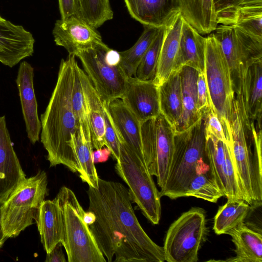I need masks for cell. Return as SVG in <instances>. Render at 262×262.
<instances>
[{
  "mask_svg": "<svg viewBox=\"0 0 262 262\" xmlns=\"http://www.w3.org/2000/svg\"><path fill=\"white\" fill-rule=\"evenodd\" d=\"M87 193L88 210L95 215L89 226L106 261H165L163 248L142 227L122 184L99 178L98 187L89 186Z\"/></svg>",
  "mask_w": 262,
  "mask_h": 262,
  "instance_id": "6da1fadb",
  "label": "cell"
},
{
  "mask_svg": "<svg viewBox=\"0 0 262 262\" xmlns=\"http://www.w3.org/2000/svg\"><path fill=\"white\" fill-rule=\"evenodd\" d=\"M75 60V55L69 54L60 61L56 85L40 116V141L47 152L50 167L63 165L78 173L76 136L80 126L71 102Z\"/></svg>",
  "mask_w": 262,
  "mask_h": 262,
  "instance_id": "7a4b0ae2",
  "label": "cell"
},
{
  "mask_svg": "<svg viewBox=\"0 0 262 262\" xmlns=\"http://www.w3.org/2000/svg\"><path fill=\"white\" fill-rule=\"evenodd\" d=\"M228 137L244 201L262 202L261 129L249 118L242 93L234 94Z\"/></svg>",
  "mask_w": 262,
  "mask_h": 262,
  "instance_id": "3957f363",
  "label": "cell"
},
{
  "mask_svg": "<svg viewBox=\"0 0 262 262\" xmlns=\"http://www.w3.org/2000/svg\"><path fill=\"white\" fill-rule=\"evenodd\" d=\"M205 113L193 125L174 132L173 149L167 178L160 196L174 200L186 197L200 161L206 159Z\"/></svg>",
  "mask_w": 262,
  "mask_h": 262,
  "instance_id": "277c9868",
  "label": "cell"
},
{
  "mask_svg": "<svg viewBox=\"0 0 262 262\" xmlns=\"http://www.w3.org/2000/svg\"><path fill=\"white\" fill-rule=\"evenodd\" d=\"M60 207L62 240L69 262H105L90 229L83 220L84 210L74 192L62 186L55 198Z\"/></svg>",
  "mask_w": 262,
  "mask_h": 262,
  "instance_id": "5b68a950",
  "label": "cell"
},
{
  "mask_svg": "<svg viewBox=\"0 0 262 262\" xmlns=\"http://www.w3.org/2000/svg\"><path fill=\"white\" fill-rule=\"evenodd\" d=\"M48 195L45 171L26 178L1 205L3 231L8 238L17 236L36 221L41 203Z\"/></svg>",
  "mask_w": 262,
  "mask_h": 262,
  "instance_id": "8992f818",
  "label": "cell"
},
{
  "mask_svg": "<svg viewBox=\"0 0 262 262\" xmlns=\"http://www.w3.org/2000/svg\"><path fill=\"white\" fill-rule=\"evenodd\" d=\"M120 156L115 168L126 184L131 201L152 224H159L161 196L146 164L128 146L119 141Z\"/></svg>",
  "mask_w": 262,
  "mask_h": 262,
  "instance_id": "52a82bcc",
  "label": "cell"
},
{
  "mask_svg": "<svg viewBox=\"0 0 262 262\" xmlns=\"http://www.w3.org/2000/svg\"><path fill=\"white\" fill-rule=\"evenodd\" d=\"M204 73L211 109L217 114L226 134L230 130L235 93L229 66L213 33L206 37Z\"/></svg>",
  "mask_w": 262,
  "mask_h": 262,
  "instance_id": "ba28073f",
  "label": "cell"
},
{
  "mask_svg": "<svg viewBox=\"0 0 262 262\" xmlns=\"http://www.w3.org/2000/svg\"><path fill=\"white\" fill-rule=\"evenodd\" d=\"M207 233L204 209L192 207L183 213L169 226L163 248L165 261L196 262Z\"/></svg>",
  "mask_w": 262,
  "mask_h": 262,
  "instance_id": "9c48e42d",
  "label": "cell"
},
{
  "mask_svg": "<svg viewBox=\"0 0 262 262\" xmlns=\"http://www.w3.org/2000/svg\"><path fill=\"white\" fill-rule=\"evenodd\" d=\"M144 158L149 173L156 176L162 189L166 183L173 149L174 130L161 113L141 123Z\"/></svg>",
  "mask_w": 262,
  "mask_h": 262,
  "instance_id": "30bf717a",
  "label": "cell"
},
{
  "mask_svg": "<svg viewBox=\"0 0 262 262\" xmlns=\"http://www.w3.org/2000/svg\"><path fill=\"white\" fill-rule=\"evenodd\" d=\"M214 31L229 67L234 93L241 94L245 71L262 59V40L234 25H219Z\"/></svg>",
  "mask_w": 262,
  "mask_h": 262,
  "instance_id": "8fae6325",
  "label": "cell"
},
{
  "mask_svg": "<svg viewBox=\"0 0 262 262\" xmlns=\"http://www.w3.org/2000/svg\"><path fill=\"white\" fill-rule=\"evenodd\" d=\"M108 48L102 42L76 55L101 101L106 104L114 99L121 98L128 78L121 64L114 65L107 60L106 53Z\"/></svg>",
  "mask_w": 262,
  "mask_h": 262,
  "instance_id": "7c38bea8",
  "label": "cell"
},
{
  "mask_svg": "<svg viewBox=\"0 0 262 262\" xmlns=\"http://www.w3.org/2000/svg\"><path fill=\"white\" fill-rule=\"evenodd\" d=\"M206 155L212 177L227 200H243L229 140L206 135Z\"/></svg>",
  "mask_w": 262,
  "mask_h": 262,
  "instance_id": "4fadbf2b",
  "label": "cell"
},
{
  "mask_svg": "<svg viewBox=\"0 0 262 262\" xmlns=\"http://www.w3.org/2000/svg\"><path fill=\"white\" fill-rule=\"evenodd\" d=\"M52 34L57 46L63 47L69 55L75 56L103 42L96 28L75 15L56 20Z\"/></svg>",
  "mask_w": 262,
  "mask_h": 262,
  "instance_id": "5bb4252c",
  "label": "cell"
},
{
  "mask_svg": "<svg viewBox=\"0 0 262 262\" xmlns=\"http://www.w3.org/2000/svg\"><path fill=\"white\" fill-rule=\"evenodd\" d=\"M158 87L153 81L128 78L121 99L141 123L161 113Z\"/></svg>",
  "mask_w": 262,
  "mask_h": 262,
  "instance_id": "9a60e30c",
  "label": "cell"
},
{
  "mask_svg": "<svg viewBox=\"0 0 262 262\" xmlns=\"http://www.w3.org/2000/svg\"><path fill=\"white\" fill-rule=\"evenodd\" d=\"M19 159L14 149L5 116L0 117V203L26 180Z\"/></svg>",
  "mask_w": 262,
  "mask_h": 262,
  "instance_id": "2e32d148",
  "label": "cell"
},
{
  "mask_svg": "<svg viewBox=\"0 0 262 262\" xmlns=\"http://www.w3.org/2000/svg\"><path fill=\"white\" fill-rule=\"evenodd\" d=\"M35 39L22 26L0 20V62L12 68L34 53Z\"/></svg>",
  "mask_w": 262,
  "mask_h": 262,
  "instance_id": "e0dca14e",
  "label": "cell"
},
{
  "mask_svg": "<svg viewBox=\"0 0 262 262\" xmlns=\"http://www.w3.org/2000/svg\"><path fill=\"white\" fill-rule=\"evenodd\" d=\"M33 77L34 68L27 61H22L18 70L16 83L19 92L27 137L32 144L39 141L41 129V122L38 115Z\"/></svg>",
  "mask_w": 262,
  "mask_h": 262,
  "instance_id": "ac0fdd59",
  "label": "cell"
},
{
  "mask_svg": "<svg viewBox=\"0 0 262 262\" xmlns=\"http://www.w3.org/2000/svg\"><path fill=\"white\" fill-rule=\"evenodd\" d=\"M104 104L106 106L119 141L128 146L146 164L142 147L141 123L121 99H115Z\"/></svg>",
  "mask_w": 262,
  "mask_h": 262,
  "instance_id": "d6986e66",
  "label": "cell"
},
{
  "mask_svg": "<svg viewBox=\"0 0 262 262\" xmlns=\"http://www.w3.org/2000/svg\"><path fill=\"white\" fill-rule=\"evenodd\" d=\"M124 1L130 16L144 27H165L180 12L177 0Z\"/></svg>",
  "mask_w": 262,
  "mask_h": 262,
  "instance_id": "ffe728a7",
  "label": "cell"
},
{
  "mask_svg": "<svg viewBox=\"0 0 262 262\" xmlns=\"http://www.w3.org/2000/svg\"><path fill=\"white\" fill-rule=\"evenodd\" d=\"M206 37H204L184 19L179 47L173 71L184 66L204 72Z\"/></svg>",
  "mask_w": 262,
  "mask_h": 262,
  "instance_id": "44dd1931",
  "label": "cell"
},
{
  "mask_svg": "<svg viewBox=\"0 0 262 262\" xmlns=\"http://www.w3.org/2000/svg\"><path fill=\"white\" fill-rule=\"evenodd\" d=\"M183 21L184 18L179 12L165 27L156 77L153 81L158 86L166 80L173 70Z\"/></svg>",
  "mask_w": 262,
  "mask_h": 262,
  "instance_id": "7402d4cb",
  "label": "cell"
},
{
  "mask_svg": "<svg viewBox=\"0 0 262 262\" xmlns=\"http://www.w3.org/2000/svg\"><path fill=\"white\" fill-rule=\"evenodd\" d=\"M181 82L182 113L173 127L174 132H183L196 122L203 114L197 107V80L199 72L184 66L179 70Z\"/></svg>",
  "mask_w": 262,
  "mask_h": 262,
  "instance_id": "603a6c76",
  "label": "cell"
},
{
  "mask_svg": "<svg viewBox=\"0 0 262 262\" xmlns=\"http://www.w3.org/2000/svg\"><path fill=\"white\" fill-rule=\"evenodd\" d=\"M36 223L41 243L46 253H48L62 240L61 210L55 198L43 201Z\"/></svg>",
  "mask_w": 262,
  "mask_h": 262,
  "instance_id": "cb8c5ba5",
  "label": "cell"
},
{
  "mask_svg": "<svg viewBox=\"0 0 262 262\" xmlns=\"http://www.w3.org/2000/svg\"><path fill=\"white\" fill-rule=\"evenodd\" d=\"M241 93L249 118L256 121V130L261 129L262 59L252 63L245 71Z\"/></svg>",
  "mask_w": 262,
  "mask_h": 262,
  "instance_id": "d4e9b609",
  "label": "cell"
},
{
  "mask_svg": "<svg viewBox=\"0 0 262 262\" xmlns=\"http://www.w3.org/2000/svg\"><path fill=\"white\" fill-rule=\"evenodd\" d=\"M79 72L86 102L92 146L97 149L105 146L104 104L90 79L80 68Z\"/></svg>",
  "mask_w": 262,
  "mask_h": 262,
  "instance_id": "484cf974",
  "label": "cell"
},
{
  "mask_svg": "<svg viewBox=\"0 0 262 262\" xmlns=\"http://www.w3.org/2000/svg\"><path fill=\"white\" fill-rule=\"evenodd\" d=\"M226 234L234 244L235 256L225 260L233 262H262L261 233L253 230L244 223Z\"/></svg>",
  "mask_w": 262,
  "mask_h": 262,
  "instance_id": "4316f807",
  "label": "cell"
},
{
  "mask_svg": "<svg viewBox=\"0 0 262 262\" xmlns=\"http://www.w3.org/2000/svg\"><path fill=\"white\" fill-rule=\"evenodd\" d=\"M180 12L201 34L214 31L218 26L213 0H177Z\"/></svg>",
  "mask_w": 262,
  "mask_h": 262,
  "instance_id": "83f0119b",
  "label": "cell"
},
{
  "mask_svg": "<svg viewBox=\"0 0 262 262\" xmlns=\"http://www.w3.org/2000/svg\"><path fill=\"white\" fill-rule=\"evenodd\" d=\"M161 113L174 127L182 113L181 82L179 70L173 71L169 77L159 85Z\"/></svg>",
  "mask_w": 262,
  "mask_h": 262,
  "instance_id": "f1b7e54d",
  "label": "cell"
},
{
  "mask_svg": "<svg viewBox=\"0 0 262 262\" xmlns=\"http://www.w3.org/2000/svg\"><path fill=\"white\" fill-rule=\"evenodd\" d=\"M202 159L199 162L196 172L188 186L186 196L216 203L224 195L212 176L208 161Z\"/></svg>",
  "mask_w": 262,
  "mask_h": 262,
  "instance_id": "f546056e",
  "label": "cell"
},
{
  "mask_svg": "<svg viewBox=\"0 0 262 262\" xmlns=\"http://www.w3.org/2000/svg\"><path fill=\"white\" fill-rule=\"evenodd\" d=\"M250 205L243 200H227L219 207L214 218L213 229L217 235L226 234L244 221Z\"/></svg>",
  "mask_w": 262,
  "mask_h": 262,
  "instance_id": "4dcf8cb0",
  "label": "cell"
},
{
  "mask_svg": "<svg viewBox=\"0 0 262 262\" xmlns=\"http://www.w3.org/2000/svg\"><path fill=\"white\" fill-rule=\"evenodd\" d=\"M160 28L145 26L143 33L134 45L127 50L120 52L121 65L128 77H135L136 70L141 60Z\"/></svg>",
  "mask_w": 262,
  "mask_h": 262,
  "instance_id": "1f68e13d",
  "label": "cell"
},
{
  "mask_svg": "<svg viewBox=\"0 0 262 262\" xmlns=\"http://www.w3.org/2000/svg\"><path fill=\"white\" fill-rule=\"evenodd\" d=\"M93 147L91 141L85 138L83 130L79 126L76 136V155L79 177L89 186L98 187V176L93 160Z\"/></svg>",
  "mask_w": 262,
  "mask_h": 262,
  "instance_id": "d6a6232c",
  "label": "cell"
},
{
  "mask_svg": "<svg viewBox=\"0 0 262 262\" xmlns=\"http://www.w3.org/2000/svg\"><path fill=\"white\" fill-rule=\"evenodd\" d=\"M75 16L97 29L113 18L109 0H76Z\"/></svg>",
  "mask_w": 262,
  "mask_h": 262,
  "instance_id": "836d02e7",
  "label": "cell"
},
{
  "mask_svg": "<svg viewBox=\"0 0 262 262\" xmlns=\"http://www.w3.org/2000/svg\"><path fill=\"white\" fill-rule=\"evenodd\" d=\"M79 69L77 61L75 60L74 63V79L71 94L72 106L79 126L82 127L86 139L92 142L86 102Z\"/></svg>",
  "mask_w": 262,
  "mask_h": 262,
  "instance_id": "e575fe53",
  "label": "cell"
},
{
  "mask_svg": "<svg viewBox=\"0 0 262 262\" xmlns=\"http://www.w3.org/2000/svg\"><path fill=\"white\" fill-rule=\"evenodd\" d=\"M217 24L234 25L241 10L262 7V0H213Z\"/></svg>",
  "mask_w": 262,
  "mask_h": 262,
  "instance_id": "d590c367",
  "label": "cell"
},
{
  "mask_svg": "<svg viewBox=\"0 0 262 262\" xmlns=\"http://www.w3.org/2000/svg\"><path fill=\"white\" fill-rule=\"evenodd\" d=\"M165 27L161 28L156 37L145 53L136 72L135 77L141 80L154 81L156 74Z\"/></svg>",
  "mask_w": 262,
  "mask_h": 262,
  "instance_id": "8d00e7d4",
  "label": "cell"
},
{
  "mask_svg": "<svg viewBox=\"0 0 262 262\" xmlns=\"http://www.w3.org/2000/svg\"><path fill=\"white\" fill-rule=\"evenodd\" d=\"M234 25L252 37L262 40V7L241 10Z\"/></svg>",
  "mask_w": 262,
  "mask_h": 262,
  "instance_id": "74e56055",
  "label": "cell"
},
{
  "mask_svg": "<svg viewBox=\"0 0 262 262\" xmlns=\"http://www.w3.org/2000/svg\"><path fill=\"white\" fill-rule=\"evenodd\" d=\"M104 110L105 123L104 133L105 146L110 149L113 158L117 161L120 156L119 141L107 108L105 104H104Z\"/></svg>",
  "mask_w": 262,
  "mask_h": 262,
  "instance_id": "f35d334b",
  "label": "cell"
},
{
  "mask_svg": "<svg viewBox=\"0 0 262 262\" xmlns=\"http://www.w3.org/2000/svg\"><path fill=\"white\" fill-rule=\"evenodd\" d=\"M205 134L211 135L223 141H227L222 124L217 114L210 109L205 112Z\"/></svg>",
  "mask_w": 262,
  "mask_h": 262,
  "instance_id": "ab89813d",
  "label": "cell"
},
{
  "mask_svg": "<svg viewBox=\"0 0 262 262\" xmlns=\"http://www.w3.org/2000/svg\"><path fill=\"white\" fill-rule=\"evenodd\" d=\"M197 107L202 114L211 109L204 73L199 72L197 80Z\"/></svg>",
  "mask_w": 262,
  "mask_h": 262,
  "instance_id": "60d3db41",
  "label": "cell"
},
{
  "mask_svg": "<svg viewBox=\"0 0 262 262\" xmlns=\"http://www.w3.org/2000/svg\"><path fill=\"white\" fill-rule=\"evenodd\" d=\"M61 19L75 15L76 0H58Z\"/></svg>",
  "mask_w": 262,
  "mask_h": 262,
  "instance_id": "b9f144b4",
  "label": "cell"
},
{
  "mask_svg": "<svg viewBox=\"0 0 262 262\" xmlns=\"http://www.w3.org/2000/svg\"><path fill=\"white\" fill-rule=\"evenodd\" d=\"M61 243L57 244L48 253H47L45 262H67L65 255L62 250Z\"/></svg>",
  "mask_w": 262,
  "mask_h": 262,
  "instance_id": "7bdbcfd3",
  "label": "cell"
},
{
  "mask_svg": "<svg viewBox=\"0 0 262 262\" xmlns=\"http://www.w3.org/2000/svg\"><path fill=\"white\" fill-rule=\"evenodd\" d=\"M111 155L110 149L106 146L96 149L93 152V160L94 164L106 162Z\"/></svg>",
  "mask_w": 262,
  "mask_h": 262,
  "instance_id": "ee69618b",
  "label": "cell"
},
{
  "mask_svg": "<svg viewBox=\"0 0 262 262\" xmlns=\"http://www.w3.org/2000/svg\"><path fill=\"white\" fill-rule=\"evenodd\" d=\"M95 214L91 211H84L83 214V220L84 222L90 226L95 222Z\"/></svg>",
  "mask_w": 262,
  "mask_h": 262,
  "instance_id": "f6af8a7d",
  "label": "cell"
},
{
  "mask_svg": "<svg viewBox=\"0 0 262 262\" xmlns=\"http://www.w3.org/2000/svg\"><path fill=\"white\" fill-rule=\"evenodd\" d=\"M1 205L2 204L0 203V249L2 247L5 241L8 239L4 234L2 227L1 212Z\"/></svg>",
  "mask_w": 262,
  "mask_h": 262,
  "instance_id": "bcb514c9",
  "label": "cell"
},
{
  "mask_svg": "<svg viewBox=\"0 0 262 262\" xmlns=\"http://www.w3.org/2000/svg\"><path fill=\"white\" fill-rule=\"evenodd\" d=\"M3 18H3V17H2L1 16V15H0V20L3 19Z\"/></svg>",
  "mask_w": 262,
  "mask_h": 262,
  "instance_id": "7dc6e473",
  "label": "cell"
}]
</instances>
